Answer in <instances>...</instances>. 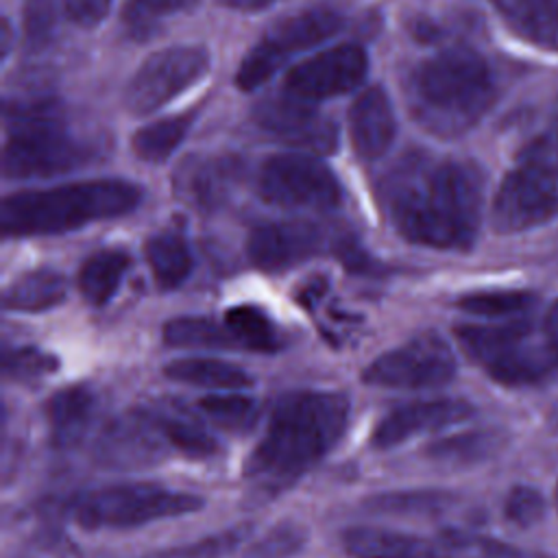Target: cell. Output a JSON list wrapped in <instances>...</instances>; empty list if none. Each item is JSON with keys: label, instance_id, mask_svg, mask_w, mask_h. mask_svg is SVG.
<instances>
[{"label": "cell", "instance_id": "6da1fadb", "mask_svg": "<svg viewBox=\"0 0 558 558\" xmlns=\"http://www.w3.org/2000/svg\"><path fill=\"white\" fill-rule=\"evenodd\" d=\"M484 179L466 161L410 157L384 183L386 211L397 231L421 246L466 251L482 218Z\"/></svg>", "mask_w": 558, "mask_h": 558}, {"label": "cell", "instance_id": "7a4b0ae2", "mask_svg": "<svg viewBox=\"0 0 558 558\" xmlns=\"http://www.w3.org/2000/svg\"><path fill=\"white\" fill-rule=\"evenodd\" d=\"M349 397L333 390H294L277 399L266 432L244 462V477L259 490L294 484L342 438Z\"/></svg>", "mask_w": 558, "mask_h": 558}, {"label": "cell", "instance_id": "3957f363", "mask_svg": "<svg viewBox=\"0 0 558 558\" xmlns=\"http://www.w3.org/2000/svg\"><path fill=\"white\" fill-rule=\"evenodd\" d=\"M495 100L488 63L469 48H447L410 76L408 102L414 120L434 135L456 137L480 122Z\"/></svg>", "mask_w": 558, "mask_h": 558}, {"label": "cell", "instance_id": "277c9868", "mask_svg": "<svg viewBox=\"0 0 558 558\" xmlns=\"http://www.w3.org/2000/svg\"><path fill=\"white\" fill-rule=\"evenodd\" d=\"M142 192L122 179H94L48 190L15 192L2 201L4 235H48L89 222L124 216L140 205Z\"/></svg>", "mask_w": 558, "mask_h": 558}, {"label": "cell", "instance_id": "5b68a950", "mask_svg": "<svg viewBox=\"0 0 558 558\" xmlns=\"http://www.w3.org/2000/svg\"><path fill=\"white\" fill-rule=\"evenodd\" d=\"M89 157L92 146L68 131L63 113L52 100L15 102L4 109V177H50L74 170Z\"/></svg>", "mask_w": 558, "mask_h": 558}, {"label": "cell", "instance_id": "8992f818", "mask_svg": "<svg viewBox=\"0 0 558 558\" xmlns=\"http://www.w3.org/2000/svg\"><path fill=\"white\" fill-rule=\"evenodd\" d=\"M558 211V148L538 140L501 181L493 198V229L519 233L547 222Z\"/></svg>", "mask_w": 558, "mask_h": 558}, {"label": "cell", "instance_id": "52a82bcc", "mask_svg": "<svg viewBox=\"0 0 558 558\" xmlns=\"http://www.w3.org/2000/svg\"><path fill=\"white\" fill-rule=\"evenodd\" d=\"M201 508L203 499L196 495L137 482L81 493L72 499L70 512L85 530H124L150 521L183 517Z\"/></svg>", "mask_w": 558, "mask_h": 558}, {"label": "cell", "instance_id": "ba28073f", "mask_svg": "<svg viewBox=\"0 0 558 558\" xmlns=\"http://www.w3.org/2000/svg\"><path fill=\"white\" fill-rule=\"evenodd\" d=\"M342 28V17L333 9L316 7L301 13H292L275 22L266 35L242 59L235 83L240 89H255L266 83L279 65H283L294 52L305 50Z\"/></svg>", "mask_w": 558, "mask_h": 558}, {"label": "cell", "instance_id": "9c48e42d", "mask_svg": "<svg viewBox=\"0 0 558 558\" xmlns=\"http://www.w3.org/2000/svg\"><path fill=\"white\" fill-rule=\"evenodd\" d=\"M209 68L201 46H172L150 54L124 89V107L133 116L157 111L198 83Z\"/></svg>", "mask_w": 558, "mask_h": 558}, {"label": "cell", "instance_id": "30bf717a", "mask_svg": "<svg viewBox=\"0 0 558 558\" xmlns=\"http://www.w3.org/2000/svg\"><path fill=\"white\" fill-rule=\"evenodd\" d=\"M453 375L456 357L451 347L438 333L425 331L373 360L362 379L377 388L418 390L442 386Z\"/></svg>", "mask_w": 558, "mask_h": 558}, {"label": "cell", "instance_id": "8fae6325", "mask_svg": "<svg viewBox=\"0 0 558 558\" xmlns=\"http://www.w3.org/2000/svg\"><path fill=\"white\" fill-rule=\"evenodd\" d=\"M257 190L266 203L292 209H331L342 196L338 179L325 163L290 153L264 161Z\"/></svg>", "mask_w": 558, "mask_h": 558}, {"label": "cell", "instance_id": "7c38bea8", "mask_svg": "<svg viewBox=\"0 0 558 558\" xmlns=\"http://www.w3.org/2000/svg\"><path fill=\"white\" fill-rule=\"evenodd\" d=\"M253 118L266 135L288 146L314 153H333L338 146L336 124L310 100L290 94L266 98L253 109Z\"/></svg>", "mask_w": 558, "mask_h": 558}, {"label": "cell", "instance_id": "4fadbf2b", "mask_svg": "<svg viewBox=\"0 0 558 558\" xmlns=\"http://www.w3.org/2000/svg\"><path fill=\"white\" fill-rule=\"evenodd\" d=\"M366 70V52L355 44H340L294 65L286 76V92L310 102L338 96L353 89Z\"/></svg>", "mask_w": 558, "mask_h": 558}, {"label": "cell", "instance_id": "5bb4252c", "mask_svg": "<svg viewBox=\"0 0 558 558\" xmlns=\"http://www.w3.org/2000/svg\"><path fill=\"white\" fill-rule=\"evenodd\" d=\"M473 405L464 399H427L399 405L379 418L371 434V445L379 451L403 445L416 434L438 432L466 421Z\"/></svg>", "mask_w": 558, "mask_h": 558}, {"label": "cell", "instance_id": "9a60e30c", "mask_svg": "<svg viewBox=\"0 0 558 558\" xmlns=\"http://www.w3.org/2000/svg\"><path fill=\"white\" fill-rule=\"evenodd\" d=\"M325 233L320 227L305 220L270 222L257 227L246 244L251 262L262 270H288L323 248Z\"/></svg>", "mask_w": 558, "mask_h": 558}, {"label": "cell", "instance_id": "2e32d148", "mask_svg": "<svg viewBox=\"0 0 558 558\" xmlns=\"http://www.w3.org/2000/svg\"><path fill=\"white\" fill-rule=\"evenodd\" d=\"M166 445L168 442L142 408L113 418L102 429L96 442V456L100 464L107 466H144L157 462Z\"/></svg>", "mask_w": 558, "mask_h": 558}, {"label": "cell", "instance_id": "e0dca14e", "mask_svg": "<svg viewBox=\"0 0 558 558\" xmlns=\"http://www.w3.org/2000/svg\"><path fill=\"white\" fill-rule=\"evenodd\" d=\"M351 144L360 159H379L392 144L397 122L388 94L381 87H368L362 92L349 113Z\"/></svg>", "mask_w": 558, "mask_h": 558}, {"label": "cell", "instance_id": "ac0fdd59", "mask_svg": "<svg viewBox=\"0 0 558 558\" xmlns=\"http://www.w3.org/2000/svg\"><path fill=\"white\" fill-rule=\"evenodd\" d=\"M344 547L355 558H449L440 538H423L416 534L357 525L344 532Z\"/></svg>", "mask_w": 558, "mask_h": 558}, {"label": "cell", "instance_id": "d6986e66", "mask_svg": "<svg viewBox=\"0 0 558 558\" xmlns=\"http://www.w3.org/2000/svg\"><path fill=\"white\" fill-rule=\"evenodd\" d=\"M235 172L238 166L231 159H187L174 177L177 194L196 209H214L227 201L238 179Z\"/></svg>", "mask_w": 558, "mask_h": 558}, {"label": "cell", "instance_id": "ffe728a7", "mask_svg": "<svg viewBox=\"0 0 558 558\" xmlns=\"http://www.w3.org/2000/svg\"><path fill=\"white\" fill-rule=\"evenodd\" d=\"M493 4L521 39L558 52V0H493Z\"/></svg>", "mask_w": 558, "mask_h": 558}, {"label": "cell", "instance_id": "44dd1931", "mask_svg": "<svg viewBox=\"0 0 558 558\" xmlns=\"http://www.w3.org/2000/svg\"><path fill=\"white\" fill-rule=\"evenodd\" d=\"M558 366V349L545 340V344H530V338L488 362L486 373L504 386L536 384Z\"/></svg>", "mask_w": 558, "mask_h": 558}, {"label": "cell", "instance_id": "7402d4cb", "mask_svg": "<svg viewBox=\"0 0 558 558\" xmlns=\"http://www.w3.org/2000/svg\"><path fill=\"white\" fill-rule=\"evenodd\" d=\"M96 412V397L85 386H70L52 395L46 403V421L54 445L70 447L87 432Z\"/></svg>", "mask_w": 558, "mask_h": 558}, {"label": "cell", "instance_id": "603a6c76", "mask_svg": "<svg viewBox=\"0 0 558 558\" xmlns=\"http://www.w3.org/2000/svg\"><path fill=\"white\" fill-rule=\"evenodd\" d=\"M163 373L174 381L216 392H240L253 384L244 368L216 357H181L166 364Z\"/></svg>", "mask_w": 558, "mask_h": 558}, {"label": "cell", "instance_id": "cb8c5ba5", "mask_svg": "<svg viewBox=\"0 0 558 558\" xmlns=\"http://www.w3.org/2000/svg\"><path fill=\"white\" fill-rule=\"evenodd\" d=\"M65 299V279L52 268H37L20 275L7 286L2 305L15 312H44Z\"/></svg>", "mask_w": 558, "mask_h": 558}, {"label": "cell", "instance_id": "d4e9b609", "mask_svg": "<svg viewBox=\"0 0 558 558\" xmlns=\"http://www.w3.org/2000/svg\"><path fill=\"white\" fill-rule=\"evenodd\" d=\"M144 412L148 414L153 425L159 429L163 440L174 449L196 458H205L216 451V440L185 410H179L174 405H153V408H144Z\"/></svg>", "mask_w": 558, "mask_h": 558}, {"label": "cell", "instance_id": "484cf974", "mask_svg": "<svg viewBox=\"0 0 558 558\" xmlns=\"http://www.w3.org/2000/svg\"><path fill=\"white\" fill-rule=\"evenodd\" d=\"M532 333L527 323H501V325H462L456 329L460 347L477 364L486 366L495 357L504 355Z\"/></svg>", "mask_w": 558, "mask_h": 558}, {"label": "cell", "instance_id": "4316f807", "mask_svg": "<svg viewBox=\"0 0 558 558\" xmlns=\"http://www.w3.org/2000/svg\"><path fill=\"white\" fill-rule=\"evenodd\" d=\"M504 434L497 429H473L432 442L425 453L438 464L469 466L493 458L504 447Z\"/></svg>", "mask_w": 558, "mask_h": 558}, {"label": "cell", "instance_id": "83f0119b", "mask_svg": "<svg viewBox=\"0 0 558 558\" xmlns=\"http://www.w3.org/2000/svg\"><path fill=\"white\" fill-rule=\"evenodd\" d=\"M129 255L120 248H105L94 253L78 272V290L92 305H105L120 288L129 268Z\"/></svg>", "mask_w": 558, "mask_h": 558}, {"label": "cell", "instance_id": "f1b7e54d", "mask_svg": "<svg viewBox=\"0 0 558 558\" xmlns=\"http://www.w3.org/2000/svg\"><path fill=\"white\" fill-rule=\"evenodd\" d=\"M146 262L161 288H177L192 270V253L179 231H159L146 242Z\"/></svg>", "mask_w": 558, "mask_h": 558}, {"label": "cell", "instance_id": "f546056e", "mask_svg": "<svg viewBox=\"0 0 558 558\" xmlns=\"http://www.w3.org/2000/svg\"><path fill=\"white\" fill-rule=\"evenodd\" d=\"M163 340L170 347H183V349L238 347L225 325H218L211 318H201V316H183V318L168 320L163 327Z\"/></svg>", "mask_w": 558, "mask_h": 558}, {"label": "cell", "instance_id": "4dcf8cb0", "mask_svg": "<svg viewBox=\"0 0 558 558\" xmlns=\"http://www.w3.org/2000/svg\"><path fill=\"white\" fill-rule=\"evenodd\" d=\"M225 327L238 347L251 351H275L279 347L272 320L255 305H235L225 314Z\"/></svg>", "mask_w": 558, "mask_h": 558}, {"label": "cell", "instance_id": "1f68e13d", "mask_svg": "<svg viewBox=\"0 0 558 558\" xmlns=\"http://www.w3.org/2000/svg\"><path fill=\"white\" fill-rule=\"evenodd\" d=\"M192 122V116H177V118H166V120H157L148 126H142L135 135H133V153L144 159V161H163L168 159L174 148L183 142L187 126Z\"/></svg>", "mask_w": 558, "mask_h": 558}, {"label": "cell", "instance_id": "d6a6232c", "mask_svg": "<svg viewBox=\"0 0 558 558\" xmlns=\"http://www.w3.org/2000/svg\"><path fill=\"white\" fill-rule=\"evenodd\" d=\"M453 497L442 490H392L379 493L364 501L366 512L375 514H436L449 508Z\"/></svg>", "mask_w": 558, "mask_h": 558}, {"label": "cell", "instance_id": "836d02e7", "mask_svg": "<svg viewBox=\"0 0 558 558\" xmlns=\"http://www.w3.org/2000/svg\"><path fill=\"white\" fill-rule=\"evenodd\" d=\"M201 412L220 429L246 432L257 421V403L240 392H214L198 401Z\"/></svg>", "mask_w": 558, "mask_h": 558}, {"label": "cell", "instance_id": "e575fe53", "mask_svg": "<svg viewBox=\"0 0 558 558\" xmlns=\"http://www.w3.org/2000/svg\"><path fill=\"white\" fill-rule=\"evenodd\" d=\"M440 541L449 558H549L538 551H527L488 536L466 532H445Z\"/></svg>", "mask_w": 558, "mask_h": 558}, {"label": "cell", "instance_id": "d590c367", "mask_svg": "<svg viewBox=\"0 0 558 558\" xmlns=\"http://www.w3.org/2000/svg\"><path fill=\"white\" fill-rule=\"evenodd\" d=\"M196 0H129L124 22L133 37L144 39L157 31V24L174 13L190 11Z\"/></svg>", "mask_w": 558, "mask_h": 558}, {"label": "cell", "instance_id": "8d00e7d4", "mask_svg": "<svg viewBox=\"0 0 558 558\" xmlns=\"http://www.w3.org/2000/svg\"><path fill=\"white\" fill-rule=\"evenodd\" d=\"M534 303V294L525 290H495V292H473L458 301V307L486 318L510 316L527 310Z\"/></svg>", "mask_w": 558, "mask_h": 558}, {"label": "cell", "instance_id": "74e56055", "mask_svg": "<svg viewBox=\"0 0 558 558\" xmlns=\"http://www.w3.org/2000/svg\"><path fill=\"white\" fill-rule=\"evenodd\" d=\"M248 534H251L248 525H235V527L222 530L218 534L205 536L196 543L161 549V551L153 554L150 558H220L225 554H231L242 541H246Z\"/></svg>", "mask_w": 558, "mask_h": 558}, {"label": "cell", "instance_id": "f35d334b", "mask_svg": "<svg viewBox=\"0 0 558 558\" xmlns=\"http://www.w3.org/2000/svg\"><path fill=\"white\" fill-rule=\"evenodd\" d=\"M59 20V0H26L24 2V39L31 50L50 44Z\"/></svg>", "mask_w": 558, "mask_h": 558}, {"label": "cell", "instance_id": "ab89813d", "mask_svg": "<svg viewBox=\"0 0 558 558\" xmlns=\"http://www.w3.org/2000/svg\"><path fill=\"white\" fill-rule=\"evenodd\" d=\"M506 517L519 527H532L545 517V499L532 486H514L506 499Z\"/></svg>", "mask_w": 558, "mask_h": 558}, {"label": "cell", "instance_id": "60d3db41", "mask_svg": "<svg viewBox=\"0 0 558 558\" xmlns=\"http://www.w3.org/2000/svg\"><path fill=\"white\" fill-rule=\"evenodd\" d=\"M52 368H54V357L31 347L15 349L4 355V371L13 377H22V379L41 377Z\"/></svg>", "mask_w": 558, "mask_h": 558}, {"label": "cell", "instance_id": "b9f144b4", "mask_svg": "<svg viewBox=\"0 0 558 558\" xmlns=\"http://www.w3.org/2000/svg\"><path fill=\"white\" fill-rule=\"evenodd\" d=\"M109 7L111 0H63L65 15L83 28H92L102 22V17L109 13Z\"/></svg>", "mask_w": 558, "mask_h": 558}, {"label": "cell", "instance_id": "7bdbcfd3", "mask_svg": "<svg viewBox=\"0 0 558 558\" xmlns=\"http://www.w3.org/2000/svg\"><path fill=\"white\" fill-rule=\"evenodd\" d=\"M222 2L233 9H240V11H257V9L272 4L275 0H222Z\"/></svg>", "mask_w": 558, "mask_h": 558}, {"label": "cell", "instance_id": "ee69618b", "mask_svg": "<svg viewBox=\"0 0 558 558\" xmlns=\"http://www.w3.org/2000/svg\"><path fill=\"white\" fill-rule=\"evenodd\" d=\"M9 35H11V24L4 20V22H2V54H4V57H7L9 46H11V44H9V41H11Z\"/></svg>", "mask_w": 558, "mask_h": 558}, {"label": "cell", "instance_id": "f6af8a7d", "mask_svg": "<svg viewBox=\"0 0 558 558\" xmlns=\"http://www.w3.org/2000/svg\"><path fill=\"white\" fill-rule=\"evenodd\" d=\"M554 504H556V510H558V484H556V490H554Z\"/></svg>", "mask_w": 558, "mask_h": 558}]
</instances>
